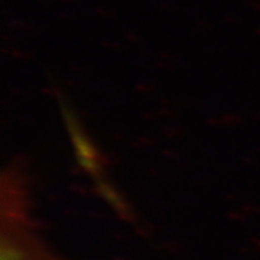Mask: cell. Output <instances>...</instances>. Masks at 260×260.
Instances as JSON below:
<instances>
[{
	"mask_svg": "<svg viewBox=\"0 0 260 260\" xmlns=\"http://www.w3.org/2000/svg\"><path fill=\"white\" fill-rule=\"evenodd\" d=\"M22 174L13 168L2 179L0 260H62L44 244L29 221Z\"/></svg>",
	"mask_w": 260,
	"mask_h": 260,
	"instance_id": "obj_1",
	"label": "cell"
}]
</instances>
